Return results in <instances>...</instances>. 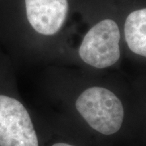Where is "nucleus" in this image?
Masks as SVG:
<instances>
[{
	"instance_id": "obj_4",
	"label": "nucleus",
	"mask_w": 146,
	"mask_h": 146,
	"mask_svg": "<svg viewBox=\"0 0 146 146\" xmlns=\"http://www.w3.org/2000/svg\"><path fill=\"white\" fill-rule=\"evenodd\" d=\"M121 33L114 20L105 18L89 27L73 48L72 65L89 72L102 71L119 62Z\"/></svg>"
},
{
	"instance_id": "obj_5",
	"label": "nucleus",
	"mask_w": 146,
	"mask_h": 146,
	"mask_svg": "<svg viewBox=\"0 0 146 146\" xmlns=\"http://www.w3.org/2000/svg\"><path fill=\"white\" fill-rule=\"evenodd\" d=\"M123 33L131 52L146 58V7L129 13L125 20Z\"/></svg>"
},
{
	"instance_id": "obj_3",
	"label": "nucleus",
	"mask_w": 146,
	"mask_h": 146,
	"mask_svg": "<svg viewBox=\"0 0 146 146\" xmlns=\"http://www.w3.org/2000/svg\"><path fill=\"white\" fill-rule=\"evenodd\" d=\"M0 146H40L33 115L19 93L15 65L1 46Z\"/></svg>"
},
{
	"instance_id": "obj_1",
	"label": "nucleus",
	"mask_w": 146,
	"mask_h": 146,
	"mask_svg": "<svg viewBox=\"0 0 146 146\" xmlns=\"http://www.w3.org/2000/svg\"><path fill=\"white\" fill-rule=\"evenodd\" d=\"M44 86L58 109L90 130L111 136L121 129L125 118L123 103L113 90L97 80L94 72L52 67L46 75Z\"/></svg>"
},
{
	"instance_id": "obj_2",
	"label": "nucleus",
	"mask_w": 146,
	"mask_h": 146,
	"mask_svg": "<svg viewBox=\"0 0 146 146\" xmlns=\"http://www.w3.org/2000/svg\"><path fill=\"white\" fill-rule=\"evenodd\" d=\"M25 28L0 46L16 64H72L73 47L63 36L68 0H23Z\"/></svg>"
},
{
	"instance_id": "obj_6",
	"label": "nucleus",
	"mask_w": 146,
	"mask_h": 146,
	"mask_svg": "<svg viewBox=\"0 0 146 146\" xmlns=\"http://www.w3.org/2000/svg\"><path fill=\"white\" fill-rule=\"evenodd\" d=\"M50 146H77L74 144L69 143V142H65V141H58L52 144Z\"/></svg>"
}]
</instances>
